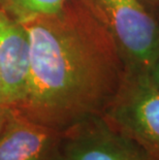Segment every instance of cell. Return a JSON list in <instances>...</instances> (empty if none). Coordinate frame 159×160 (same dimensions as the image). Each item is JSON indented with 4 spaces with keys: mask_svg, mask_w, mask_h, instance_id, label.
I'll list each match as a JSON object with an SVG mask.
<instances>
[{
    "mask_svg": "<svg viewBox=\"0 0 159 160\" xmlns=\"http://www.w3.org/2000/svg\"><path fill=\"white\" fill-rule=\"evenodd\" d=\"M11 115H12L11 108L0 103V131L4 127V125L7 122L9 117H11Z\"/></svg>",
    "mask_w": 159,
    "mask_h": 160,
    "instance_id": "cell-8",
    "label": "cell"
},
{
    "mask_svg": "<svg viewBox=\"0 0 159 160\" xmlns=\"http://www.w3.org/2000/svg\"><path fill=\"white\" fill-rule=\"evenodd\" d=\"M82 1L110 32L129 68H152L159 59V21L141 0Z\"/></svg>",
    "mask_w": 159,
    "mask_h": 160,
    "instance_id": "cell-2",
    "label": "cell"
},
{
    "mask_svg": "<svg viewBox=\"0 0 159 160\" xmlns=\"http://www.w3.org/2000/svg\"><path fill=\"white\" fill-rule=\"evenodd\" d=\"M148 73L150 76L152 82L154 83V85L159 89V59L152 66V68L148 71Z\"/></svg>",
    "mask_w": 159,
    "mask_h": 160,
    "instance_id": "cell-9",
    "label": "cell"
},
{
    "mask_svg": "<svg viewBox=\"0 0 159 160\" xmlns=\"http://www.w3.org/2000/svg\"><path fill=\"white\" fill-rule=\"evenodd\" d=\"M0 99H1V78H0Z\"/></svg>",
    "mask_w": 159,
    "mask_h": 160,
    "instance_id": "cell-11",
    "label": "cell"
},
{
    "mask_svg": "<svg viewBox=\"0 0 159 160\" xmlns=\"http://www.w3.org/2000/svg\"><path fill=\"white\" fill-rule=\"evenodd\" d=\"M62 153L64 160H156L102 116L89 118L62 132Z\"/></svg>",
    "mask_w": 159,
    "mask_h": 160,
    "instance_id": "cell-4",
    "label": "cell"
},
{
    "mask_svg": "<svg viewBox=\"0 0 159 160\" xmlns=\"http://www.w3.org/2000/svg\"><path fill=\"white\" fill-rule=\"evenodd\" d=\"M141 1L147 6V8L151 12L153 11L159 12V0H141Z\"/></svg>",
    "mask_w": 159,
    "mask_h": 160,
    "instance_id": "cell-10",
    "label": "cell"
},
{
    "mask_svg": "<svg viewBox=\"0 0 159 160\" xmlns=\"http://www.w3.org/2000/svg\"><path fill=\"white\" fill-rule=\"evenodd\" d=\"M30 68V39L23 23L0 11V103L17 110L25 97Z\"/></svg>",
    "mask_w": 159,
    "mask_h": 160,
    "instance_id": "cell-5",
    "label": "cell"
},
{
    "mask_svg": "<svg viewBox=\"0 0 159 160\" xmlns=\"http://www.w3.org/2000/svg\"><path fill=\"white\" fill-rule=\"evenodd\" d=\"M0 160H64L62 132L12 110L0 131Z\"/></svg>",
    "mask_w": 159,
    "mask_h": 160,
    "instance_id": "cell-6",
    "label": "cell"
},
{
    "mask_svg": "<svg viewBox=\"0 0 159 160\" xmlns=\"http://www.w3.org/2000/svg\"><path fill=\"white\" fill-rule=\"evenodd\" d=\"M30 39L25 97L17 110L37 124L64 132L102 116L129 65L114 38L82 0L23 22Z\"/></svg>",
    "mask_w": 159,
    "mask_h": 160,
    "instance_id": "cell-1",
    "label": "cell"
},
{
    "mask_svg": "<svg viewBox=\"0 0 159 160\" xmlns=\"http://www.w3.org/2000/svg\"><path fill=\"white\" fill-rule=\"evenodd\" d=\"M66 2L67 0H0V11L23 23L59 12Z\"/></svg>",
    "mask_w": 159,
    "mask_h": 160,
    "instance_id": "cell-7",
    "label": "cell"
},
{
    "mask_svg": "<svg viewBox=\"0 0 159 160\" xmlns=\"http://www.w3.org/2000/svg\"><path fill=\"white\" fill-rule=\"evenodd\" d=\"M102 117L159 160V89L148 71L129 68Z\"/></svg>",
    "mask_w": 159,
    "mask_h": 160,
    "instance_id": "cell-3",
    "label": "cell"
}]
</instances>
